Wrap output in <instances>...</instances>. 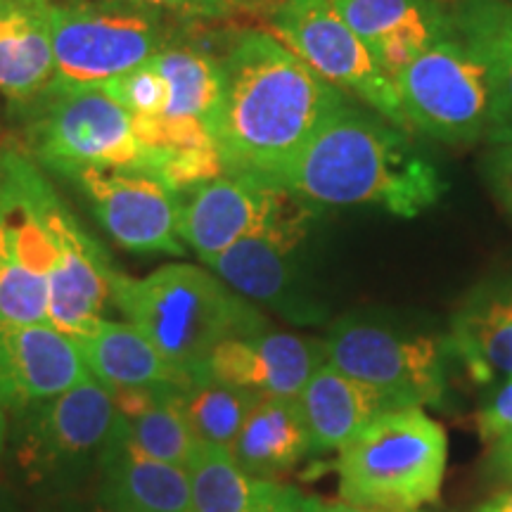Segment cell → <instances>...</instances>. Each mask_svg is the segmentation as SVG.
<instances>
[{
  "label": "cell",
  "mask_w": 512,
  "mask_h": 512,
  "mask_svg": "<svg viewBox=\"0 0 512 512\" xmlns=\"http://www.w3.org/2000/svg\"><path fill=\"white\" fill-rule=\"evenodd\" d=\"M5 439H8V418H5V411L0 408V456H3Z\"/></svg>",
  "instance_id": "cell-41"
},
{
  "label": "cell",
  "mask_w": 512,
  "mask_h": 512,
  "mask_svg": "<svg viewBox=\"0 0 512 512\" xmlns=\"http://www.w3.org/2000/svg\"><path fill=\"white\" fill-rule=\"evenodd\" d=\"M259 399L264 396L202 377L181 394V406L197 441L230 446Z\"/></svg>",
  "instance_id": "cell-30"
},
{
  "label": "cell",
  "mask_w": 512,
  "mask_h": 512,
  "mask_svg": "<svg viewBox=\"0 0 512 512\" xmlns=\"http://www.w3.org/2000/svg\"><path fill=\"white\" fill-rule=\"evenodd\" d=\"M29 152L0 147V320L48 323L50 242Z\"/></svg>",
  "instance_id": "cell-10"
},
{
  "label": "cell",
  "mask_w": 512,
  "mask_h": 512,
  "mask_svg": "<svg viewBox=\"0 0 512 512\" xmlns=\"http://www.w3.org/2000/svg\"><path fill=\"white\" fill-rule=\"evenodd\" d=\"M472 512H512V486L501 491V494H496L494 498H489V501L482 503Z\"/></svg>",
  "instance_id": "cell-39"
},
{
  "label": "cell",
  "mask_w": 512,
  "mask_h": 512,
  "mask_svg": "<svg viewBox=\"0 0 512 512\" xmlns=\"http://www.w3.org/2000/svg\"><path fill=\"white\" fill-rule=\"evenodd\" d=\"M100 501L114 512H192L188 472L140 453L117 432L100 456Z\"/></svg>",
  "instance_id": "cell-21"
},
{
  "label": "cell",
  "mask_w": 512,
  "mask_h": 512,
  "mask_svg": "<svg viewBox=\"0 0 512 512\" xmlns=\"http://www.w3.org/2000/svg\"><path fill=\"white\" fill-rule=\"evenodd\" d=\"M484 140L489 145H512V114L496 117Z\"/></svg>",
  "instance_id": "cell-38"
},
{
  "label": "cell",
  "mask_w": 512,
  "mask_h": 512,
  "mask_svg": "<svg viewBox=\"0 0 512 512\" xmlns=\"http://www.w3.org/2000/svg\"><path fill=\"white\" fill-rule=\"evenodd\" d=\"M320 363H325L323 339L266 328L216 347L202 377L259 396H299Z\"/></svg>",
  "instance_id": "cell-17"
},
{
  "label": "cell",
  "mask_w": 512,
  "mask_h": 512,
  "mask_svg": "<svg viewBox=\"0 0 512 512\" xmlns=\"http://www.w3.org/2000/svg\"><path fill=\"white\" fill-rule=\"evenodd\" d=\"M489 470L496 479L512 484V437L494 441L489 453Z\"/></svg>",
  "instance_id": "cell-36"
},
{
  "label": "cell",
  "mask_w": 512,
  "mask_h": 512,
  "mask_svg": "<svg viewBox=\"0 0 512 512\" xmlns=\"http://www.w3.org/2000/svg\"><path fill=\"white\" fill-rule=\"evenodd\" d=\"M216 140L226 174L278 185L320 126L351 100L306 67L268 29H242L221 55Z\"/></svg>",
  "instance_id": "cell-1"
},
{
  "label": "cell",
  "mask_w": 512,
  "mask_h": 512,
  "mask_svg": "<svg viewBox=\"0 0 512 512\" xmlns=\"http://www.w3.org/2000/svg\"><path fill=\"white\" fill-rule=\"evenodd\" d=\"M88 197L95 219L128 252L183 256L178 233V192L155 176L128 169L86 166L64 174Z\"/></svg>",
  "instance_id": "cell-13"
},
{
  "label": "cell",
  "mask_w": 512,
  "mask_h": 512,
  "mask_svg": "<svg viewBox=\"0 0 512 512\" xmlns=\"http://www.w3.org/2000/svg\"><path fill=\"white\" fill-rule=\"evenodd\" d=\"M143 147V174L155 176L166 188L181 192L226 174L219 140L207 124L188 117H133Z\"/></svg>",
  "instance_id": "cell-22"
},
{
  "label": "cell",
  "mask_w": 512,
  "mask_h": 512,
  "mask_svg": "<svg viewBox=\"0 0 512 512\" xmlns=\"http://www.w3.org/2000/svg\"><path fill=\"white\" fill-rule=\"evenodd\" d=\"M242 472L278 482L311 456V434L297 396H264L228 446Z\"/></svg>",
  "instance_id": "cell-24"
},
{
  "label": "cell",
  "mask_w": 512,
  "mask_h": 512,
  "mask_svg": "<svg viewBox=\"0 0 512 512\" xmlns=\"http://www.w3.org/2000/svg\"><path fill=\"white\" fill-rule=\"evenodd\" d=\"M297 399L311 434V456L339 451L375 418L399 408L328 361L313 370Z\"/></svg>",
  "instance_id": "cell-23"
},
{
  "label": "cell",
  "mask_w": 512,
  "mask_h": 512,
  "mask_svg": "<svg viewBox=\"0 0 512 512\" xmlns=\"http://www.w3.org/2000/svg\"><path fill=\"white\" fill-rule=\"evenodd\" d=\"M448 439L425 408L382 413L337 451L339 501L368 510L415 512L439 498Z\"/></svg>",
  "instance_id": "cell-4"
},
{
  "label": "cell",
  "mask_w": 512,
  "mask_h": 512,
  "mask_svg": "<svg viewBox=\"0 0 512 512\" xmlns=\"http://www.w3.org/2000/svg\"><path fill=\"white\" fill-rule=\"evenodd\" d=\"M313 219L316 209L292 195L290 204L273 221L204 266L249 302L266 304L287 318L306 323L318 311L299 297L297 252L306 242Z\"/></svg>",
  "instance_id": "cell-12"
},
{
  "label": "cell",
  "mask_w": 512,
  "mask_h": 512,
  "mask_svg": "<svg viewBox=\"0 0 512 512\" xmlns=\"http://www.w3.org/2000/svg\"><path fill=\"white\" fill-rule=\"evenodd\" d=\"M114 3L140 5L181 19H228L235 15L228 0H114Z\"/></svg>",
  "instance_id": "cell-34"
},
{
  "label": "cell",
  "mask_w": 512,
  "mask_h": 512,
  "mask_svg": "<svg viewBox=\"0 0 512 512\" xmlns=\"http://www.w3.org/2000/svg\"><path fill=\"white\" fill-rule=\"evenodd\" d=\"M22 110L29 155L57 174L86 166L143 171L133 114L100 88L46 91Z\"/></svg>",
  "instance_id": "cell-7"
},
{
  "label": "cell",
  "mask_w": 512,
  "mask_h": 512,
  "mask_svg": "<svg viewBox=\"0 0 512 512\" xmlns=\"http://www.w3.org/2000/svg\"><path fill=\"white\" fill-rule=\"evenodd\" d=\"M448 342L479 380H512V283L472 292L453 316Z\"/></svg>",
  "instance_id": "cell-25"
},
{
  "label": "cell",
  "mask_w": 512,
  "mask_h": 512,
  "mask_svg": "<svg viewBox=\"0 0 512 512\" xmlns=\"http://www.w3.org/2000/svg\"><path fill=\"white\" fill-rule=\"evenodd\" d=\"M325 344V361L366 384L394 406H437L446 396L448 337L415 335L366 320H339Z\"/></svg>",
  "instance_id": "cell-8"
},
{
  "label": "cell",
  "mask_w": 512,
  "mask_h": 512,
  "mask_svg": "<svg viewBox=\"0 0 512 512\" xmlns=\"http://www.w3.org/2000/svg\"><path fill=\"white\" fill-rule=\"evenodd\" d=\"M477 425L486 441L512 437V380L498 384L494 392L486 396Z\"/></svg>",
  "instance_id": "cell-33"
},
{
  "label": "cell",
  "mask_w": 512,
  "mask_h": 512,
  "mask_svg": "<svg viewBox=\"0 0 512 512\" xmlns=\"http://www.w3.org/2000/svg\"><path fill=\"white\" fill-rule=\"evenodd\" d=\"M320 512H384V510H368V508H358V505H349L344 501H335V503H325L320 505ZM422 512V510H415Z\"/></svg>",
  "instance_id": "cell-40"
},
{
  "label": "cell",
  "mask_w": 512,
  "mask_h": 512,
  "mask_svg": "<svg viewBox=\"0 0 512 512\" xmlns=\"http://www.w3.org/2000/svg\"><path fill=\"white\" fill-rule=\"evenodd\" d=\"M174 43L171 15L114 0H55V76L48 91L98 88Z\"/></svg>",
  "instance_id": "cell-5"
},
{
  "label": "cell",
  "mask_w": 512,
  "mask_h": 512,
  "mask_svg": "<svg viewBox=\"0 0 512 512\" xmlns=\"http://www.w3.org/2000/svg\"><path fill=\"white\" fill-rule=\"evenodd\" d=\"M453 36L484 62L498 117L512 114V0H444Z\"/></svg>",
  "instance_id": "cell-26"
},
{
  "label": "cell",
  "mask_w": 512,
  "mask_h": 512,
  "mask_svg": "<svg viewBox=\"0 0 512 512\" xmlns=\"http://www.w3.org/2000/svg\"><path fill=\"white\" fill-rule=\"evenodd\" d=\"M320 505V498L306 496L294 486L261 482L249 512H320Z\"/></svg>",
  "instance_id": "cell-32"
},
{
  "label": "cell",
  "mask_w": 512,
  "mask_h": 512,
  "mask_svg": "<svg viewBox=\"0 0 512 512\" xmlns=\"http://www.w3.org/2000/svg\"><path fill=\"white\" fill-rule=\"evenodd\" d=\"M266 29L320 79L413 133L401 110L394 79L384 72L361 36L332 8L330 0H287L268 19Z\"/></svg>",
  "instance_id": "cell-9"
},
{
  "label": "cell",
  "mask_w": 512,
  "mask_h": 512,
  "mask_svg": "<svg viewBox=\"0 0 512 512\" xmlns=\"http://www.w3.org/2000/svg\"><path fill=\"white\" fill-rule=\"evenodd\" d=\"M119 425L110 389L88 377L24 411L19 456L41 475L74 472L105 453Z\"/></svg>",
  "instance_id": "cell-14"
},
{
  "label": "cell",
  "mask_w": 512,
  "mask_h": 512,
  "mask_svg": "<svg viewBox=\"0 0 512 512\" xmlns=\"http://www.w3.org/2000/svg\"><path fill=\"white\" fill-rule=\"evenodd\" d=\"M482 171L496 200L512 214V145H489Z\"/></svg>",
  "instance_id": "cell-35"
},
{
  "label": "cell",
  "mask_w": 512,
  "mask_h": 512,
  "mask_svg": "<svg viewBox=\"0 0 512 512\" xmlns=\"http://www.w3.org/2000/svg\"><path fill=\"white\" fill-rule=\"evenodd\" d=\"M392 79L453 36L444 0H330Z\"/></svg>",
  "instance_id": "cell-18"
},
{
  "label": "cell",
  "mask_w": 512,
  "mask_h": 512,
  "mask_svg": "<svg viewBox=\"0 0 512 512\" xmlns=\"http://www.w3.org/2000/svg\"><path fill=\"white\" fill-rule=\"evenodd\" d=\"M74 342L88 373L107 389H188L195 382L131 323L102 318Z\"/></svg>",
  "instance_id": "cell-20"
},
{
  "label": "cell",
  "mask_w": 512,
  "mask_h": 512,
  "mask_svg": "<svg viewBox=\"0 0 512 512\" xmlns=\"http://www.w3.org/2000/svg\"><path fill=\"white\" fill-rule=\"evenodd\" d=\"M178 233L202 264L249 238L290 204L278 185L245 174H221L178 195Z\"/></svg>",
  "instance_id": "cell-15"
},
{
  "label": "cell",
  "mask_w": 512,
  "mask_h": 512,
  "mask_svg": "<svg viewBox=\"0 0 512 512\" xmlns=\"http://www.w3.org/2000/svg\"><path fill=\"white\" fill-rule=\"evenodd\" d=\"M38 204L53 254L48 271V323L76 339L105 318L114 266L105 249L76 221L46 174L38 183Z\"/></svg>",
  "instance_id": "cell-11"
},
{
  "label": "cell",
  "mask_w": 512,
  "mask_h": 512,
  "mask_svg": "<svg viewBox=\"0 0 512 512\" xmlns=\"http://www.w3.org/2000/svg\"><path fill=\"white\" fill-rule=\"evenodd\" d=\"M110 302L195 382L216 347L268 328L247 297L195 264H166L143 278L114 268Z\"/></svg>",
  "instance_id": "cell-3"
},
{
  "label": "cell",
  "mask_w": 512,
  "mask_h": 512,
  "mask_svg": "<svg viewBox=\"0 0 512 512\" xmlns=\"http://www.w3.org/2000/svg\"><path fill=\"white\" fill-rule=\"evenodd\" d=\"M150 62L166 81V110L162 114L202 121L216 136L223 102L221 57L169 43Z\"/></svg>",
  "instance_id": "cell-27"
},
{
  "label": "cell",
  "mask_w": 512,
  "mask_h": 512,
  "mask_svg": "<svg viewBox=\"0 0 512 512\" xmlns=\"http://www.w3.org/2000/svg\"><path fill=\"white\" fill-rule=\"evenodd\" d=\"M91 512H114V510H107V508H105V505H98V508H93Z\"/></svg>",
  "instance_id": "cell-42"
},
{
  "label": "cell",
  "mask_w": 512,
  "mask_h": 512,
  "mask_svg": "<svg viewBox=\"0 0 512 512\" xmlns=\"http://www.w3.org/2000/svg\"><path fill=\"white\" fill-rule=\"evenodd\" d=\"M76 342L50 323L0 320V408H27L88 380Z\"/></svg>",
  "instance_id": "cell-16"
},
{
  "label": "cell",
  "mask_w": 512,
  "mask_h": 512,
  "mask_svg": "<svg viewBox=\"0 0 512 512\" xmlns=\"http://www.w3.org/2000/svg\"><path fill=\"white\" fill-rule=\"evenodd\" d=\"M394 83L411 131L439 143H479L498 117L484 62L456 36L415 57Z\"/></svg>",
  "instance_id": "cell-6"
},
{
  "label": "cell",
  "mask_w": 512,
  "mask_h": 512,
  "mask_svg": "<svg viewBox=\"0 0 512 512\" xmlns=\"http://www.w3.org/2000/svg\"><path fill=\"white\" fill-rule=\"evenodd\" d=\"M185 472L192 512H249L261 484L242 472L228 446L207 441H197Z\"/></svg>",
  "instance_id": "cell-28"
},
{
  "label": "cell",
  "mask_w": 512,
  "mask_h": 512,
  "mask_svg": "<svg viewBox=\"0 0 512 512\" xmlns=\"http://www.w3.org/2000/svg\"><path fill=\"white\" fill-rule=\"evenodd\" d=\"M55 0H0V95L27 107L55 76Z\"/></svg>",
  "instance_id": "cell-19"
},
{
  "label": "cell",
  "mask_w": 512,
  "mask_h": 512,
  "mask_svg": "<svg viewBox=\"0 0 512 512\" xmlns=\"http://www.w3.org/2000/svg\"><path fill=\"white\" fill-rule=\"evenodd\" d=\"M98 88L133 117H152L166 110V81L152 62L105 81Z\"/></svg>",
  "instance_id": "cell-31"
},
{
  "label": "cell",
  "mask_w": 512,
  "mask_h": 512,
  "mask_svg": "<svg viewBox=\"0 0 512 512\" xmlns=\"http://www.w3.org/2000/svg\"><path fill=\"white\" fill-rule=\"evenodd\" d=\"M233 5L235 15H249V17H259L268 22L275 12H278L287 0H228Z\"/></svg>",
  "instance_id": "cell-37"
},
{
  "label": "cell",
  "mask_w": 512,
  "mask_h": 512,
  "mask_svg": "<svg viewBox=\"0 0 512 512\" xmlns=\"http://www.w3.org/2000/svg\"><path fill=\"white\" fill-rule=\"evenodd\" d=\"M183 392L185 389H166L138 413L128 415V418L119 415L121 434L128 439V444L136 446L145 456L164 460V463L188 465L197 446V437L185 420L181 406Z\"/></svg>",
  "instance_id": "cell-29"
},
{
  "label": "cell",
  "mask_w": 512,
  "mask_h": 512,
  "mask_svg": "<svg viewBox=\"0 0 512 512\" xmlns=\"http://www.w3.org/2000/svg\"><path fill=\"white\" fill-rule=\"evenodd\" d=\"M278 188L313 209L377 207L415 219L444 197L448 183L411 133L349 100L287 164Z\"/></svg>",
  "instance_id": "cell-2"
}]
</instances>
